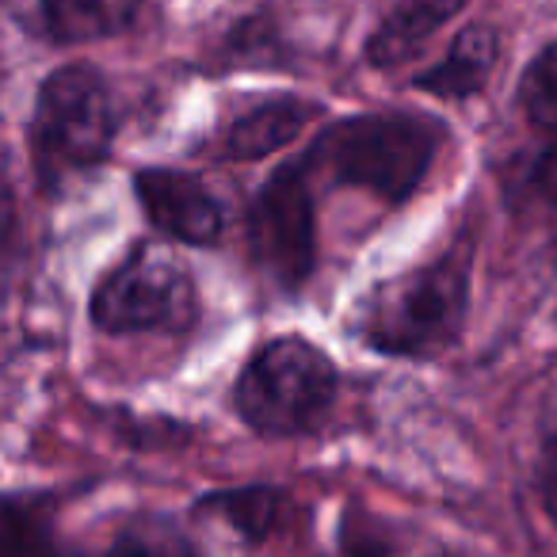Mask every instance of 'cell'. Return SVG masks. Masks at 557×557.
<instances>
[{"label": "cell", "instance_id": "11", "mask_svg": "<svg viewBox=\"0 0 557 557\" xmlns=\"http://www.w3.org/2000/svg\"><path fill=\"white\" fill-rule=\"evenodd\" d=\"M141 0H42V24L58 42H92L119 35Z\"/></svg>", "mask_w": 557, "mask_h": 557}, {"label": "cell", "instance_id": "14", "mask_svg": "<svg viewBox=\"0 0 557 557\" xmlns=\"http://www.w3.org/2000/svg\"><path fill=\"white\" fill-rule=\"evenodd\" d=\"M519 103H523V111L531 115V123L557 131V42L542 50L531 62V70L523 73Z\"/></svg>", "mask_w": 557, "mask_h": 557}, {"label": "cell", "instance_id": "1", "mask_svg": "<svg viewBox=\"0 0 557 557\" xmlns=\"http://www.w3.org/2000/svg\"><path fill=\"white\" fill-rule=\"evenodd\" d=\"M443 131L417 115H356L336 123L306 153L313 172L367 187L389 202L409 199L440 153Z\"/></svg>", "mask_w": 557, "mask_h": 557}, {"label": "cell", "instance_id": "7", "mask_svg": "<svg viewBox=\"0 0 557 557\" xmlns=\"http://www.w3.org/2000/svg\"><path fill=\"white\" fill-rule=\"evenodd\" d=\"M146 218L187 245H214L222 237V207L199 176L172 169H146L134 180Z\"/></svg>", "mask_w": 557, "mask_h": 557}, {"label": "cell", "instance_id": "12", "mask_svg": "<svg viewBox=\"0 0 557 557\" xmlns=\"http://www.w3.org/2000/svg\"><path fill=\"white\" fill-rule=\"evenodd\" d=\"M108 557H195L191 542L184 539V531H176L164 519H146L134 523L111 542Z\"/></svg>", "mask_w": 557, "mask_h": 557}, {"label": "cell", "instance_id": "13", "mask_svg": "<svg viewBox=\"0 0 557 557\" xmlns=\"http://www.w3.org/2000/svg\"><path fill=\"white\" fill-rule=\"evenodd\" d=\"M210 508H218L240 534L248 539H263L268 527L275 523L278 516V493L271 488H240V493H222L210 496Z\"/></svg>", "mask_w": 557, "mask_h": 557}, {"label": "cell", "instance_id": "18", "mask_svg": "<svg viewBox=\"0 0 557 557\" xmlns=\"http://www.w3.org/2000/svg\"><path fill=\"white\" fill-rule=\"evenodd\" d=\"M531 184L539 187L542 199L557 202V146H554V149H546V153H542L539 161H534Z\"/></svg>", "mask_w": 557, "mask_h": 557}, {"label": "cell", "instance_id": "17", "mask_svg": "<svg viewBox=\"0 0 557 557\" xmlns=\"http://www.w3.org/2000/svg\"><path fill=\"white\" fill-rule=\"evenodd\" d=\"M542 496H546V511L557 523V432L546 440V450H542Z\"/></svg>", "mask_w": 557, "mask_h": 557}, {"label": "cell", "instance_id": "4", "mask_svg": "<svg viewBox=\"0 0 557 557\" xmlns=\"http://www.w3.org/2000/svg\"><path fill=\"white\" fill-rule=\"evenodd\" d=\"M336 397V371L321 348L306 341H275L240 371L233 401L263 435H302L325 420Z\"/></svg>", "mask_w": 557, "mask_h": 557}, {"label": "cell", "instance_id": "8", "mask_svg": "<svg viewBox=\"0 0 557 557\" xmlns=\"http://www.w3.org/2000/svg\"><path fill=\"white\" fill-rule=\"evenodd\" d=\"M462 9V0H401L382 27L374 32V39L367 42V58L379 70L401 65L409 58H417L424 50V42L447 24L455 12Z\"/></svg>", "mask_w": 557, "mask_h": 557}, {"label": "cell", "instance_id": "3", "mask_svg": "<svg viewBox=\"0 0 557 557\" xmlns=\"http://www.w3.org/2000/svg\"><path fill=\"white\" fill-rule=\"evenodd\" d=\"M115 134L108 85L88 65H70L47 77L32 119V149L47 187L96 169Z\"/></svg>", "mask_w": 557, "mask_h": 557}, {"label": "cell", "instance_id": "10", "mask_svg": "<svg viewBox=\"0 0 557 557\" xmlns=\"http://www.w3.org/2000/svg\"><path fill=\"white\" fill-rule=\"evenodd\" d=\"M313 108L302 100H268L260 108L245 111L237 123L225 134V157H245V161H256V157L275 153L278 146H287L290 138L302 134V126L310 123Z\"/></svg>", "mask_w": 557, "mask_h": 557}, {"label": "cell", "instance_id": "16", "mask_svg": "<svg viewBox=\"0 0 557 557\" xmlns=\"http://www.w3.org/2000/svg\"><path fill=\"white\" fill-rule=\"evenodd\" d=\"M4 557H65L47 534V527L32 516L20 511V504L9 508V542H4Z\"/></svg>", "mask_w": 557, "mask_h": 557}, {"label": "cell", "instance_id": "9", "mask_svg": "<svg viewBox=\"0 0 557 557\" xmlns=\"http://www.w3.org/2000/svg\"><path fill=\"white\" fill-rule=\"evenodd\" d=\"M493 65H496V32L485 24H473L458 35L455 47L447 50V58L435 70L417 77V88H424L432 96H447V100H462V96H473L485 85Z\"/></svg>", "mask_w": 557, "mask_h": 557}, {"label": "cell", "instance_id": "15", "mask_svg": "<svg viewBox=\"0 0 557 557\" xmlns=\"http://www.w3.org/2000/svg\"><path fill=\"white\" fill-rule=\"evenodd\" d=\"M344 549L351 557H432V549L428 554H412L409 546L397 542L394 527L379 523L371 516H348V523H344Z\"/></svg>", "mask_w": 557, "mask_h": 557}, {"label": "cell", "instance_id": "6", "mask_svg": "<svg viewBox=\"0 0 557 557\" xmlns=\"http://www.w3.org/2000/svg\"><path fill=\"white\" fill-rule=\"evenodd\" d=\"M310 161L283 164L248 210V248L263 275L283 290H298L310 278L318 256V225H313Z\"/></svg>", "mask_w": 557, "mask_h": 557}, {"label": "cell", "instance_id": "2", "mask_svg": "<svg viewBox=\"0 0 557 557\" xmlns=\"http://www.w3.org/2000/svg\"><path fill=\"white\" fill-rule=\"evenodd\" d=\"M470 298V256L447 252L443 260L382 283L363 306L359 333L386 356H435L462 333Z\"/></svg>", "mask_w": 557, "mask_h": 557}, {"label": "cell", "instance_id": "5", "mask_svg": "<svg viewBox=\"0 0 557 557\" xmlns=\"http://www.w3.org/2000/svg\"><path fill=\"white\" fill-rule=\"evenodd\" d=\"M92 321L103 333H180L195 321L191 271L164 245H141L92 295Z\"/></svg>", "mask_w": 557, "mask_h": 557}]
</instances>
